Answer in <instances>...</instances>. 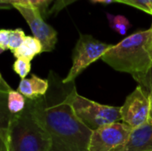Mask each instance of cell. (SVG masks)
Masks as SVG:
<instances>
[{
  "mask_svg": "<svg viewBox=\"0 0 152 151\" xmlns=\"http://www.w3.org/2000/svg\"><path fill=\"white\" fill-rule=\"evenodd\" d=\"M48 81L46 93L29 101L33 116L50 137L49 151H88L93 131L77 118L69 101L75 81L63 84L53 72Z\"/></svg>",
  "mask_w": 152,
  "mask_h": 151,
  "instance_id": "6da1fadb",
  "label": "cell"
},
{
  "mask_svg": "<svg viewBox=\"0 0 152 151\" xmlns=\"http://www.w3.org/2000/svg\"><path fill=\"white\" fill-rule=\"evenodd\" d=\"M151 35V28L134 32L113 44L101 59L114 69L129 73L132 77L143 73L152 67Z\"/></svg>",
  "mask_w": 152,
  "mask_h": 151,
  "instance_id": "7a4b0ae2",
  "label": "cell"
},
{
  "mask_svg": "<svg viewBox=\"0 0 152 151\" xmlns=\"http://www.w3.org/2000/svg\"><path fill=\"white\" fill-rule=\"evenodd\" d=\"M8 151H49L51 140L33 116L29 100L25 109L12 115L8 133Z\"/></svg>",
  "mask_w": 152,
  "mask_h": 151,
  "instance_id": "3957f363",
  "label": "cell"
},
{
  "mask_svg": "<svg viewBox=\"0 0 152 151\" xmlns=\"http://www.w3.org/2000/svg\"><path fill=\"white\" fill-rule=\"evenodd\" d=\"M69 101L75 115L91 131L106 125L121 121L120 107L97 103L79 95L74 86L69 93Z\"/></svg>",
  "mask_w": 152,
  "mask_h": 151,
  "instance_id": "277c9868",
  "label": "cell"
},
{
  "mask_svg": "<svg viewBox=\"0 0 152 151\" xmlns=\"http://www.w3.org/2000/svg\"><path fill=\"white\" fill-rule=\"evenodd\" d=\"M112 46L113 44L101 42L91 35L80 34L73 50L72 66L67 77L62 79V83L69 84L74 82L77 76L93 62L101 59Z\"/></svg>",
  "mask_w": 152,
  "mask_h": 151,
  "instance_id": "5b68a950",
  "label": "cell"
},
{
  "mask_svg": "<svg viewBox=\"0 0 152 151\" xmlns=\"http://www.w3.org/2000/svg\"><path fill=\"white\" fill-rule=\"evenodd\" d=\"M131 130L120 122L102 126L93 132L88 151H123Z\"/></svg>",
  "mask_w": 152,
  "mask_h": 151,
  "instance_id": "8992f818",
  "label": "cell"
},
{
  "mask_svg": "<svg viewBox=\"0 0 152 151\" xmlns=\"http://www.w3.org/2000/svg\"><path fill=\"white\" fill-rule=\"evenodd\" d=\"M151 101L149 95L138 85L120 107L121 121L131 129H135L149 121Z\"/></svg>",
  "mask_w": 152,
  "mask_h": 151,
  "instance_id": "52a82bcc",
  "label": "cell"
},
{
  "mask_svg": "<svg viewBox=\"0 0 152 151\" xmlns=\"http://www.w3.org/2000/svg\"><path fill=\"white\" fill-rule=\"evenodd\" d=\"M13 7L25 19L32 31L33 36L41 43L43 52H52L57 43V32L44 20L41 11L29 6L13 5Z\"/></svg>",
  "mask_w": 152,
  "mask_h": 151,
  "instance_id": "ba28073f",
  "label": "cell"
},
{
  "mask_svg": "<svg viewBox=\"0 0 152 151\" xmlns=\"http://www.w3.org/2000/svg\"><path fill=\"white\" fill-rule=\"evenodd\" d=\"M123 151H152V124H146L132 129Z\"/></svg>",
  "mask_w": 152,
  "mask_h": 151,
  "instance_id": "9c48e42d",
  "label": "cell"
},
{
  "mask_svg": "<svg viewBox=\"0 0 152 151\" xmlns=\"http://www.w3.org/2000/svg\"><path fill=\"white\" fill-rule=\"evenodd\" d=\"M49 88V81L43 79L36 75H32L29 78L21 79L18 92L21 93L27 100H35L44 96Z\"/></svg>",
  "mask_w": 152,
  "mask_h": 151,
  "instance_id": "30bf717a",
  "label": "cell"
},
{
  "mask_svg": "<svg viewBox=\"0 0 152 151\" xmlns=\"http://www.w3.org/2000/svg\"><path fill=\"white\" fill-rule=\"evenodd\" d=\"M43 53L41 43L34 36H26L23 43L12 53L16 59H22L31 61L35 56Z\"/></svg>",
  "mask_w": 152,
  "mask_h": 151,
  "instance_id": "8fae6325",
  "label": "cell"
},
{
  "mask_svg": "<svg viewBox=\"0 0 152 151\" xmlns=\"http://www.w3.org/2000/svg\"><path fill=\"white\" fill-rule=\"evenodd\" d=\"M27 99L18 91L11 90L8 93V109L12 115L20 113L26 107Z\"/></svg>",
  "mask_w": 152,
  "mask_h": 151,
  "instance_id": "7c38bea8",
  "label": "cell"
},
{
  "mask_svg": "<svg viewBox=\"0 0 152 151\" xmlns=\"http://www.w3.org/2000/svg\"><path fill=\"white\" fill-rule=\"evenodd\" d=\"M12 115L8 109V93L0 91V131H7Z\"/></svg>",
  "mask_w": 152,
  "mask_h": 151,
  "instance_id": "4fadbf2b",
  "label": "cell"
},
{
  "mask_svg": "<svg viewBox=\"0 0 152 151\" xmlns=\"http://www.w3.org/2000/svg\"><path fill=\"white\" fill-rule=\"evenodd\" d=\"M110 27L120 35H126L127 30L131 28V23L128 19L123 15H112L107 13Z\"/></svg>",
  "mask_w": 152,
  "mask_h": 151,
  "instance_id": "5bb4252c",
  "label": "cell"
},
{
  "mask_svg": "<svg viewBox=\"0 0 152 151\" xmlns=\"http://www.w3.org/2000/svg\"><path fill=\"white\" fill-rule=\"evenodd\" d=\"M53 0H4L1 6L6 7L7 5H22V6H29L37 8L42 12L45 11L48 4Z\"/></svg>",
  "mask_w": 152,
  "mask_h": 151,
  "instance_id": "9a60e30c",
  "label": "cell"
},
{
  "mask_svg": "<svg viewBox=\"0 0 152 151\" xmlns=\"http://www.w3.org/2000/svg\"><path fill=\"white\" fill-rule=\"evenodd\" d=\"M133 77L147 95L152 94V67L143 73L133 76Z\"/></svg>",
  "mask_w": 152,
  "mask_h": 151,
  "instance_id": "2e32d148",
  "label": "cell"
},
{
  "mask_svg": "<svg viewBox=\"0 0 152 151\" xmlns=\"http://www.w3.org/2000/svg\"><path fill=\"white\" fill-rule=\"evenodd\" d=\"M26 37V35L24 31L20 28L16 29H10V36H9V50L13 53L18 47L20 46V44L23 43L24 39Z\"/></svg>",
  "mask_w": 152,
  "mask_h": 151,
  "instance_id": "e0dca14e",
  "label": "cell"
},
{
  "mask_svg": "<svg viewBox=\"0 0 152 151\" xmlns=\"http://www.w3.org/2000/svg\"><path fill=\"white\" fill-rule=\"evenodd\" d=\"M12 69L21 79H24L30 72L31 69L30 61L22 59H17L12 65Z\"/></svg>",
  "mask_w": 152,
  "mask_h": 151,
  "instance_id": "ac0fdd59",
  "label": "cell"
},
{
  "mask_svg": "<svg viewBox=\"0 0 152 151\" xmlns=\"http://www.w3.org/2000/svg\"><path fill=\"white\" fill-rule=\"evenodd\" d=\"M115 2L131 5L147 13H150L151 7L152 6V0H115Z\"/></svg>",
  "mask_w": 152,
  "mask_h": 151,
  "instance_id": "d6986e66",
  "label": "cell"
},
{
  "mask_svg": "<svg viewBox=\"0 0 152 151\" xmlns=\"http://www.w3.org/2000/svg\"><path fill=\"white\" fill-rule=\"evenodd\" d=\"M76 1H77V0H55L52 8L48 11V13L49 14H57L63 8L67 7L68 5L71 4L72 3H74Z\"/></svg>",
  "mask_w": 152,
  "mask_h": 151,
  "instance_id": "ffe728a7",
  "label": "cell"
},
{
  "mask_svg": "<svg viewBox=\"0 0 152 151\" xmlns=\"http://www.w3.org/2000/svg\"><path fill=\"white\" fill-rule=\"evenodd\" d=\"M10 29H0V53L9 50Z\"/></svg>",
  "mask_w": 152,
  "mask_h": 151,
  "instance_id": "44dd1931",
  "label": "cell"
},
{
  "mask_svg": "<svg viewBox=\"0 0 152 151\" xmlns=\"http://www.w3.org/2000/svg\"><path fill=\"white\" fill-rule=\"evenodd\" d=\"M7 131H0V151H8Z\"/></svg>",
  "mask_w": 152,
  "mask_h": 151,
  "instance_id": "7402d4cb",
  "label": "cell"
},
{
  "mask_svg": "<svg viewBox=\"0 0 152 151\" xmlns=\"http://www.w3.org/2000/svg\"><path fill=\"white\" fill-rule=\"evenodd\" d=\"M11 90H12L11 86L6 83V81L4 79V77H2V75H1V73H0V91L9 93Z\"/></svg>",
  "mask_w": 152,
  "mask_h": 151,
  "instance_id": "603a6c76",
  "label": "cell"
},
{
  "mask_svg": "<svg viewBox=\"0 0 152 151\" xmlns=\"http://www.w3.org/2000/svg\"><path fill=\"white\" fill-rule=\"evenodd\" d=\"M94 3H101V4H110L113 2H115V0H91Z\"/></svg>",
  "mask_w": 152,
  "mask_h": 151,
  "instance_id": "cb8c5ba5",
  "label": "cell"
},
{
  "mask_svg": "<svg viewBox=\"0 0 152 151\" xmlns=\"http://www.w3.org/2000/svg\"><path fill=\"white\" fill-rule=\"evenodd\" d=\"M150 101H151V109H150V117H149V121L152 124V94L149 95Z\"/></svg>",
  "mask_w": 152,
  "mask_h": 151,
  "instance_id": "d4e9b609",
  "label": "cell"
},
{
  "mask_svg": "<svg viewBox=\"0 0 152 151\" xmlns=\"http://www.w3.org/2000/svg\"><path fill=\"white\" fill-rule=\"evenodd\" d=\"M151 42H150V53H151V57L152 59V23L151 27Z\"/></svg>",
  "mask_w": 152,
  "mask_h": 151,
  "instance_id": "484cf974",
  "label": "cell"
},
{
  "mask_svg": "<svg viewBox=\"0 0 152 151\" xmlns=\"http://www.w3.org/2000/svg\"><path fill=\"white\" fill-rule=\"evenodd\" d=\"M4 0H0V7H1V4H2V3L4 2Z\"/></svg>",
  "mask_w": 152,
  "mask_h": 151,
  "instance_id": "4316f807",
  "label": "cell"
},
{
  "mask_svg": "<svg viewBox=\"0 0 152 151\" xmlns=\"http://www.w3.org/2000/svg\"><path fill=\"white\" fill-rule=\"evenodd\" d=\"M150 14H151L152 15V6L151 7V11H150Z\"/></svg>",
  "mask_w": 152,
  "mask_h": 151,
  "instance_id": "83f0119b",
  "label": "cell"
}]
</instances>
